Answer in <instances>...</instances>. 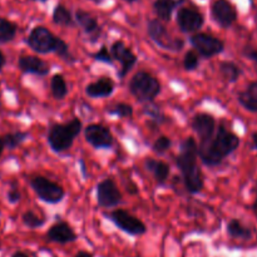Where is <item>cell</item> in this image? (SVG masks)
<instances>
[{
  "label": "cell",
  "instance_id": "obj_29",
  "mask_svg": "<svg viewBox=\"0 0 257 257\" xmlns=\"http://www.w3.org/2000/svg\"><path fill=\"white\" fill-rule=\"evenodd\" d=\"M22 221L24 223V226H27L28 228H32V230H35V228H40L45 225L47 220L43 216L38 215L37 212L32 210H28L23 213Z\"/></svg>",
  "mask_w": 257,
  "mask_h": 257
},
{
  "label": "cell",
  "instance_id": "obj_31",
  "mask_svg": "<svg viewBox=\"0 0 257 257\" xmlns=\"http://www.w3.org/2000/svg\"><path fill=\"white\" fill-rule=\"evenodd\" d=\"M143 113H145L146 115H148L156 124H161V123L167 122V117L161 112L160 107L156 105L153 102L146 103L145 108H143Z\"/></svg>",
  "mask_w": 257,
  "mask_h": 257
},
{
  "label": "cell",
  "instance_id": "obj_11",
  "mask_svg": "<svg viewBox=\"0 0 257 257\" xmlns=\"http://www.w3.org/2000/svg\"><path fill=\"white\" fill-rule=\"evenodd\" d=\"M109 52L112 54L113 60H117V62L120 63V69L118 72V78L119 79H124L125 75L137 64V55L132 52V49L130 47L125 45V43L123 40H115L110 45Z\"/></svg>",
  "mask_w": 257,
  "mask_h": 257
},
{
  "label": "cell",
  "instance_id": "obj_17",
  "mask_svg": "<svg viewBox=\"0 0 257 257\" xmlns=\"http://www.w3.org/2000/svg\"><path fill=\"white\" fill-rule=\"evenodd\" d=\"M18 68L24 74L45 77L49 74L50 65L37 55H22L18 59Z\"/></svg>",
  "mask_w": 257,
  "mask_h": 257
},
{
  "label": "cell",
  "instance_id": "obj_19",
  "mask_svg": "<svg viewBox=\"0 0 257 257\" xmlns=\"http://www.w3.org/2000/svg\"><path fill=\"white\" fill-rule=\"evenodd\" d=\"M115 84L109 77H100L85 87V94L89 98H108L114 93Z\"/></svg>",
  "mask_w": 257,
  "mask_h": 257
},
{
  "label": "cell",
  "instance_id": "obj_34",
  "mask_svg": "<svg viewBox=\"0 0 257 257\" xmlns=\"http://www.w3.org/2000/svg\"><path fill=\"white\" fill-rule=\"evenodd\" d=\"M92 58L94 60H97V62L105 63V64H113L112 54H110L109 49H108L105 45H102V47H100V49L98 50L97 53L92 54Z\"/></svg>",
  "mask_w": 257,
  "mask_h": 257
},
{
  "label": "cell",
  "instance_id": "obj_22",
  "mask_svg": "<svg viewBox=\"0 0 257 257\" xmlns=\"http://www.w3.org/2000/svg\"><path fill=\"white\" fill-rule=\"evenodd\" d=\"M226 231H227V235L233 240L248 241L253 236L252 228L248 227L247 225H245L238 218H232V220L228 221L227 226H226Z\"/></svg>",
  "mask_w": 257,
  "mask_h": 257
},
{
  "label": "cell",
  "instance_id": "obj_23",
  "mask_svg": "<svg viewBox=\"0 0 257 257\" xmlns=\"http://www.w3.org/2000/svg\"><path fill=\"white\" fill-rule=\"evenodd\" d=\"M53 23L59 27H74L75 22H74V17L70 13V10L68 8H65L63 4H58L57 7L54 8L53 10V15H52Z\"/></svg>",
  "mask_w": 257,
  "mask_h": 257
},
{
  "label": "cell",
  "instance_id": "obj_5",
  "mask_svg": "<svg viewBox=\"0 0 257 257\" xmlns=\"http://www.w3.org/2000/svg\"><path fill=\"white\" fill-rule=\"evenodd\" d=\"M62 38L53 34L48 28L43 25L33 28L29 33L25 43L32 50H34L38 54H48V53H55L58 44H59Z\"/></svg>",
  "mask_w": 257,
  "mask_h": 257
},
{
  "label": "cell",
  "instance_id": "obj_43",
  "mask_svg": "<svg viewBox=\"0 0 257 257\" xmlns=\"http://www.w3.org/2000/svg\"><path fill=\"white\" fill-rule=\"evenodd\" d=\"M170 2H172L173 4H176V5H177V7H178V5L182 4V3L185 2V0H170Z\"/></svg>",
  "mask_w": 257,
  "mask_h": 257
},
{
  "label": "cell",
  "instance_id": "obj_38",
  "mask_svg": "<svg viewBox=\"0 0 257 257\" xmlns=\"http://www.w3.org/2000/svg\"><path fill=\"white\" fill-rule=\"evenodd\" d=\"M74 257H94V256H93V253L88 252V251H79V252H78Z\"/></svg>",
  "mask_w": 257,
  "mask_h": 257
},
{
  "label": "cell",
  "instance_id": "obj_13",
  "mask_svg": "<svg viewBox=\"0 0 257 257\" xmlns=\"http://www.w3.org/2000/svg\"><path fill=\"white\" fill-rule=\"evenodd\" d=\"M176 23L182 33L195 34L200 32L205 24V18L200 12L191 8H181L176 15Z\"/></svg>",
  "mask_w": 257,
  "mask_h": 257
},
{
  "label": "cell",
  "instance_id": "obj_24",
  "mask_svg": "<svg viewBox=\"0 0 257 257\" xmlns=\"http://www.w3.org/2000/svg\"><path fill=\"white\" fill-rule=\"evenodd\" d=\"M177 5L173 4L170 0H155L153 3V12L157 15L158 20L163 22H170L172 19V15Z\"/></svg>",
  "mask_w": 257,
  "mask_h": 257
},
{
  "label": "cell",
  "instance_id": "obj_15",
  "mask_svg": "<svg viewBox=\"0 0 257 257\" xmlns=\"http://www.w3.org/2000/svg\"><path fill=\"white\" fill-rule=\"evenodd\" d=\"M191 127L193 132L198 136L200 143L207 142L216 132V119L213 115L208 113H198L192 118Z\"/></svg>",
  "mask_w": 257,
  "mask_h": 257
},
{
  "label": "cell",
  "instance_id": "obj_20",
  "mask_svg": "<svg viewBox=\"0 0 257 257\" xmlns=\"http://www.w3.org/2000/svg\"><path fill=\"white\" fill-rule=\"evenodd\" d=\"M145 168L147 172L152 173L158 186H166L171 173V168L167 163L163 161H157L155 158H146Z\"/></svg>",
  "mask_w": 257,
  "mask_h": 257
},
{
  "label": "cell",
  "instance_id": "obj_12",
  "mask_svg": "<svg viewBox=\"0 0 257 257\" xmlns=\"http://www.w3.org/2000/svg\"><path fill=\"white\" fill-rule=\"evenodd\" d=\"M84 140L95 150H109L114 142L109 128L99 123H92L84 128Z\"/></svg>",
  "mask_w": 257,
  "mask_h": 257
},
{
  "label": "cell",
  "instance_id": "obj_1",
  "mask_svg": "<svg viewBox=\"0 0 257 257\" xmlns=\"http://www.w3.org/2000/svg\"><path fill=\"white\" fill-rule=\"evenodd\" d=\"M240 143V137L236 133L228 130L225 124H220L211 140L197 143L198 158L207 167H217L237 150Z\"/></svg>",
  "mask_w": 257,
  "mask_h": 257
},
{
  "label": "cell",
  "instance_id": "obj_21",
  "mask_svg": "<svg viewBox=\"0 0 257 257\" xmlns=\"http://www.w3.org/2000/svg\"><path fill=\"white\" fill-rule=\"evenodd\" d=\"M237 100L243 109L257 113V80L248 83L247 87L238 93Z\"/></svg>",
  "mask_w": 257,
  "mask_h": 257
},
{
  "label": "cell",
  "instance_id": "obj_8",
  "mask_svg": "<svg viewBox=\"0 0 257 257\" xmlns=\"http://www.w3.org/2000/svg\"><path fill=\"white\" fill-rule=\"evenodd\" d=\"M104 217L114 223L117 228L130 236H142L147 232V226L136 216L131 215L124 208H118L104 213Z\"/></svg>",
  "mask_w": 257,
  "mask_h": 257
},
{
  "label": "cell",
  "instance_id": "obj_42",
  "mask_svg": "<svg viewBox=\"0 0 257 257\" xmlns=\"http://www.w3.org/2000/svg\"><path fill=\"white\" fill-rule=\"evenodd\" d=\"M5 150V147H4V142H3V138L0 137V157H2V155H3V151Z\"/></svg>",
  "mask_w": 257,
  "mask_h": 257
},
{
  "label": "cell",
  "instance_id": "obj_45",
  "mask_svg": "<svg viewBox=\"0 0 257 257\" xmlns=\"http://www.w3.org/2000/svg\"><path fill=\"white\" fill-rule=\"evenodd\" d=\"M30 2H39V3H45V2H48V0H30Z\"/></svg>",
  "mask_w": 257,
  "mask_h": 257
},
{
  "label": "cell",
  "instance_id": "obj_41",
  "mask_svg": "<svg viewBox=\"0 0 257 257\" xmlns=\"http://www.w3.org/2000/svg\"><path fill=\"white\" fill-rule=\"evenodd\" d=\"M252 212L257 216V192L255 196V200H253V203H252Z\"/></svg>",
  "mask_w": 257,
  "mask_h": 257
},
{
  "label": "cell",
  "instance_id": "obj_10",
  "mask_svg": "<svg viewBox=\"0 0 257 257\" xmlns=\"http://www.w3.org/2000/svg\"><path fill=\"white\" fill-rule=\"evenodd\" d=\"M97 205L100 208H114L122 202L123 197L119 188L112 178H104L95 187Z\"/></svg>",
  "mask_w": 257,
  "mask_h": 257
},
{
  "label": "cell",
  "instance_id": "obj_2",
  "mask_svg": "<svg viewBox=\"0 0 257 257\" xmlns=\"http://www.w3.org/2000/svg\"><path fill=\"white\" fill-rule=\"evenodd\" d=\"M176 165L182 175L185 188L191 195H197L203 190V173L198 166V145L195 138L188 137L181 142L180 153Z\"/></svg>",
  "mask_w": 257,
  "mask_h": 257
},
{
  "label": "cell",
  "instance_id": "obj_39",
  "mask_svg": "<svg viewBox=\"0 0 257 257\" xmlns=\"http://www.w3.org/2000/svg\"><path fill=\"white\" fill-rule=\"evenodd\" d=\"M12 257H30L28 255L27 252H24V251H15L14 253H13Z\"/></svg>",
  "mask_w": 257,
  "mask_h": 257
},
{
  "label": "cell",
  "instance_id": "obj_32",
  "mask_svg": "<svg viewBox=\"0 0 257 257\" xmlns=\"http://www.w3.org/2000/svg\"><path fill=\"white\" fill-rule=\"evenodd\" d=\"M171 146H172V141H171L170 137H167V136H160V137L153 142L152 151L160 156L165 155V153L168 152Z\"/></svg>",
  "mask_w": 257,
  "mask_h": 257
},
{
  "label": "cell",
  "instance_id": "obj_6",
  "mask_svg": "<svg viewBox=\"0 0 257 257\" xmlns=\"http://www.w3.org/2000/svg\"><path fill=\"white\" fill-rule=\"evenodd\" d=\"M30 187L40 201L48 205H57L65 197V191L59 183L53 182L44 176H35L30 180Z\"/></svg>",
  "mask_w": 257,
  "mask_h": 257
},
{
  "label": "cell",
  "instance_id": "obj_33",
  "mask_svg": "<svg viewBox=\"0 0 257 257\" xmlns=\"http://www.w3.org/2000/svg\"><path fill=\"white\" fill-rule=\"evenodd\" d=\"M200 65V55L195 50H188L183 58V68L187 72H193Z\"/></svg>",
  "mask_w": 257,
  "mask_h": 257
},
{
  "label": "cell",
  "instance_id": "obj_18",
  "mask_svg": "<svg viewBox=\"0 0 257 257\" xmlns=\"http://www.w3.org/2000/svg\"><path fill=\"white\" fill-rule=\"evenodd\" d=\"M74 22L75 24L82 28L85 34L92 37L93 39H97L102 32V28H100L97 18H94L90 13L85 12V10L78 9L74 13Z\"/></svg>",
  "mask_w": 257,
  "mask_h": 257
},
{
  "label": "cell",
  "instance_id": "obj_4",
  "mask_svg": "<svg viewBox=\"0 0 257 257\" xmlns=\"http://www.w3.org/2000/svg\"><path fill=\"white\" fill-rule=\"evenodd\" d=\"M131 94L141 103H151L158 97L161 93L162 85L160 80L153 77L151 73L141 70L137 72L130 80L128 84Z\"/></svg>",
  "mask_w": 257,
  "mask_h": 257
},
{
  "label": "cell",
  "instance_id": "obj_37",
  "mask_svg": "<svg viewBox=\"0 0 257 257\" xmlns=\"http://www.w3.org/2000/svg\"><path fill=\"white\" fill-rule=\"evenodd\" d=\"M5 63H7V59H5V55H4V53H3L2 50H0V73H2L3 68H4V65H5Z\"/></svg>",
  "mask_w": 257,
  "mask_h": 257
},
{
  "label": "cell",
  "instance_id": "obj_26",
  "mask_svg": "<svg viewBox=\"0 0 257 257\" xmlns=\"http://www.w3.org/2000/svg\"><path fill=\"white\" fill-rule=\"evenodd\" d=\"M50 89L54 99L63 100L68 95V85L64 77L59 73L54 74L50 79Z\"/></svg>",
  "mask_w": 257,
  "mask_h": 257
},
{
  "label": "cell",
  "instance_id": "obj_25",
  "mask_svg": "<svg viewBox=\"0 0 257 257\" xmlns=\"http://www.w3.org/2000/svg\"><path fill=\"white\" fill-rule=\"evenodd\" d=\"M220 73L223 79L228 83L237 82L238 78L242 75V70L236 63L233 62H221L220 63Z\"/></svg>",
  "mask_w": 257,
  "mask_h": 257
},
{
  "label": "cell",
  "instance_id": "obj_9",
  "mask_svg": "<svg viewBox=\"0 0 257 257\" xmlns=\"http://www.w3.org/2000/svg\"><path fill=\"white\" fill-rule=\"evenodd\" d=\"M190 43L195 52L206 59L216 57L225 50V43L207 33H195L190 37Z\"/></svg>",
  "mask_w": 257,
  "mask_h": 257
},
{
  "label": "cell",
  "instance_id": "obj_46",
  "mask_svg": "<svg viewBox=\"0 0 257 257\" xmlns=\"http://www.w3.org/2000/svg\"><path fill=\"white\" fill-rule=\"evenodd\" d=\"M124 2H128V3H135V2H137V0H124Z\"/></svg>",
  "mask_w": 257,
  "mask_h": 257
},
{
  "label": "cell",
  "instance_id": "obj_36",
  "mask_svg": "<svg viewBox=\"0 0 257 257\" xmlns=\"http://www.w3.org/2000/svg\"><path fill=\"white\" fill-rule=\"evenodd\" d=\"M242 54L245 55L247 59L252 60V62L257 65V49H253V48H245Z\"/></svg>",
  "mask_w": 257,
  "mask_h": 257
},
{
  "label": "cell",
  "instance_id": "obj_28",
  "mask_svg": "<svg viewBox=\"0 0 257 257\" xmlns=\"http://www.w3.org/2000/svg\"><path fill=\"white\" fill-rule=\"evenodd\" d=\"M29 137V133L23 132V131H17L13 133H7L3 136V142H4V147L8 148L9 151H14L15 148L20 147L25 141Z\"/></svg>",
  "mask_w": 257,
  "mask_h": 257
},
{
  "label": "cell",
  "instance_id": "obj_35",
  "mask_svg": "<svg viewBox=\"0 0 257 257\" xmlns=\"http://www.w3.org/2000/svg\"><path fill=\"white\" fill-rule=\"evenodd\" d=\"M7 200L12 205H17L22 200V192H20L19 187L15 183H12V186H10L9 191L7 193Z\"/></svg>",
  "mask_w": 257,
  "mask_h": 257
},
{
  "label": "cell",
  "instance_id": "obj_27",
  "mask_svg": "<svg viewBox=\"0 0 257 257\" xmlns=\"http://www.w3.org/2000/svg\"><path fill=\"white\" fill-rule=\"evenodd\" d=\"M17 33L18 27L15 23L5 18H0V44H7L14 40Z\"/></svg>",
  "mask_w": 257,
  "mask_h": 257
},
{
  "label": "cell",
  "instance_id": "obj_30",
  "mask_svg": "<svg viewBox=\"0 0 257 257\" xmlns=\"http://www.w3.org/2000/svg\"><path fill=\"white\" fill-rule=\"evenodd\" d=\"M107 113L109 115L118 118H132L133 107L128 103H115V104L107 107Z\"/></svg>",
  "mask_w": 257,
  "mask_h": 257
},
{
  "label": "cell",
  "instance_id": "obj_14",
  "mask_svg": "<svg viewBox=\"0 0 257 257\" xmlns=\"http://www.w3.org/2000/svg\"><path fill=\"white\" fill-rule=\"evenodd\" d=\"M211 15L216 24L223 29L231 28L237 20V10L228 0H215L211 7Z\"/></svg>",
  "mask_w": 257,
  "mask_h": 257
},
{
  "label": "cell",
  "instance_id": "obj_7",
  "mask_svg": "<svg viewBox=\"0 0 257 257\" xmlns=\"http://www.w3.org/2000/svg\"><path fill=\"white\" fill-rule=\"evenodd\" d=\"M147 33L153 43L160 48L170 52H181L185 47V42L181 38L170 34L167 28L158 19H151L147 24Z\"/></svg>",
  "mask_w": 257,
  "mask_h": 257
},
{
  "label": "cell",
  "instance_id": "obj_3",
  "mask_svg": "<svg viewBox=\"0 0 257 257\" xmlns=\"http://www.w3.org/2000/svg\"><path fill=\"white\" fill-rule=\"evenodd\" d=\"M83 130V123L79 118H73L68 123H55L50 125L47 135V142L50 150L55 153L67 152L72 148L75 138Z\"/></svg>",
  "mask_w": 257,
  "mask_h": 257
},
{
  "label": "cell",
  "instance_id": "obj_44",
  "mask_svg": "<svg viewBox=\"0 0 257 257\" xmlns=\"http://www.w3.org/2000/svg\"><path fill=\"white\" fill-rule=\"evenodd\" d=\"M89 2H93V3H95V4H100V3H102L103 0H89Z\"/></svg>",
  "mask_w": 257,
  "mask_h": 257
},
{
  "label": "cell",
  "instance_id": "obj_16",
  "mask_svg": "<svg viewBox=\"0 0 257 257\" xmlns=\"http://www.w3.org/2000/svg\"><path fill=\"white\" fill-rule=\"evenodd\" d=\"M78 240V235L74 232L72 226L64 221L55 222L49 227L47 232V241L59 245H67V243L75 242Z\"/></svg>",
  "mask_w": 257,
  "mask_h": 257
},
{
  "label": "cell",
  "instance_id": "obj_40",
  "mask_svg": "<svg viewBox=\"0 0 257 257\" xmlns=\"http://www.w3.org/2000/svg\"><path fill=\"white\" fill-rule=\"evenodd\" d=\"M251 140H252L253 150L257 151V131H256V132L252 133V137H251Z\"/></svg>",
  "mask_w": 257,
  "mask_h": 257
}]
</instances>
